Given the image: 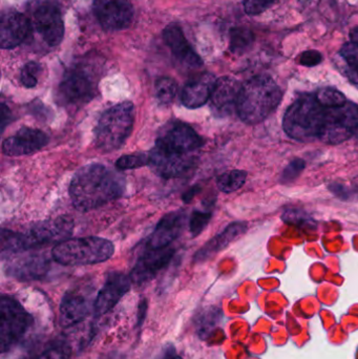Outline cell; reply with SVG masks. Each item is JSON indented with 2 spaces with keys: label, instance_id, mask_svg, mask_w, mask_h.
Here are the masks:
<instances>
[{
  "label": "cell",
  "instance_id": "6da1fadb",
  "mask_svg": "<svg viewBox=\"0 0 358 359\" xmlns=\"http://www.w3.org/2000/svg\"><path fill=\"white\" fill-rule=\"evenodd\" d=\"M124 189L125 179L121 174L102 164H88L71 179L69 196L74 206L85 212L120 198Z\"/></svg>",
  "mask_w": 358,
  "mask_h": 359
},
{
  "label": "cell",
  "instance_id": "7a4b0ae2",
  "mask_svg": "<svg viewBox=\"0 0 358 359\" xmlns=\"http://www.w3.org/2000/svg\"><path fill=\"white\" fill-rule=\"evenodd\" d=\"M282 97L281 88L273 78L256 76L242 84L237 103V115L250 126L261 123L277 109Z\"/></svg>",
  "mask_w": 358,
  "mask_h": 359
},
{
  "label": "cell",
  "instance_id": "3957f363",
  "mask_svg": "<svg viewBox=\"0 0 358 359\" xmlns=\"http://www.w3.org/2000/svg\"><path fill=\"white\" fill-rule=\"evenodd\" d=\"M326 107L319 104L315 96L301 97L294 101L283 119V128L288 137L300 142H311L319 139Z\"/></svg>",
  "mask_w": 358,
  "mask_h": 359
},
{
  "label": "cell",
  "instance_id": "277c9868",
  "mask_svg": "<svg viewBox=\"0 0 358 359\" xmlns=\"http://www.w3.org/2000/svg\"><path fill=\"white\" fill-rule=\"evenodd\" d=\"M135 123L132 102H122L107 109L95 128V143L101 153H113L123 147Z\"/></svg>",
  "mask_w": 358,
  "mask_h": 359
},
{
  "label": "cell",
  "instance_id": "5b68a950",
  "mask_svg": "<svg viewBox=\"0 0 358 359\" xmlns=\"http://www.w3.org/2000/svg\"><path fill=\"white\" fill-rule=\"evenodd\" d=\"M113 243L102 238H73L63 241L53 248L55 262L64 266L95 265L113 257Z\"/></svg>",
  "mask_w": 358,
  "mask_h": 359
},
{
  "label": "cell",
  "instance_id": "8992f818",
  "mask_svg": "<svg viewBox=\"0 0 358 359\" xmlns=\"http://www.w3.org/2000/svg\"><path fill=\"white\" fill-rule=\"evenodd\" d=\"M34 318L16 299L2 295L0 301V351L12 350L33 327Z\"/></svg>",
  "mask_w": 358,
  "mask_h": 359
},
{
  "label": "cell",
  "instance_id": "52a82bcc",
  "mask_svg": "<svg viewBox=\"0 0 358 359\" xmlns=\"http://www.w3.org/2000/svg\"><path fill=\"white\" fill-rule=\"evenodd\" d=\"M358 126V107L352 102L326 109L319 140L326 144L338 145L354 136Z\"/></svg>",
  "mask_w": 358,
  "mask_h": 359
},
{
  "label": "cell",
  "instance_id": "ba28073f",
  "mask_svg": "<svg viewBox=\"0 0 358 359\" xmlns=\"http://www.w3.org/2000/svg\"><path fill=\"white\" fill-rule=\"evenodd\" d=\"M97 93V82L81 67L69 69L59 84L58 102L67 107H78L90 102Z\"/></svg>",
  "mask_w": 358,
  "mask_h": 359
},
{
  "label": "cell",
  "instance_id": "9c48e42d",
  "mask_svg": "<svg viewBox=\"0 0 358 359\" xmlns=\"http://www.w3.org/2000/svg\"><path fill=\"white\" fill-rule=\"evenodd\" d=\"M202 145L203 139L191 126L176 122L162 130L155 147L170 155L195 157V153Z\"/></svg>",
  "mask_w": 358,
  "mask_h": 359
},
{
  "label": "cell",
  "instance_id": "30bf717a",
  "mask_svg": "<svg viewBox=\"0 0 358 359\" xmlns=\"http://www.w3.org/2000/svg\"><path fill=\"white\" fill-rule=\"evenodd\" d=\"M94 13L106 31L126 29L134 18V6L130 0H94Z\"/></svg>",
  "mask_w": 358,
  "mask_h": 359
},
{
  "label": "cell",
  "instance_id": "8fae6325",
  "mask_svg": "<svg viewBox=\"0 0 358 359\" xmlns=\"http://www.w3.org/2000/svg\"><path fill=\"white\" fill-rule=\"evenodd\" d=\"M132 278L122 272H111L99 291L94 303L95 318L105 316L115 308L120 299L130 291Z\"/></svg>",
  "mask_w": 358,
  "mask_h": 359
},
{
  "label": "cell",
  "instance_id": "7c38bea8",
  "mask_svg": "<svg viewBox=\"0 0 358 359\" xmlns=\"http://www.w3.org/2000/svg\"><path fill=\"white\" fill-rule=\"evenodd\" d=\"M34 25L42 39L50 46L61 43L64 36V23L60 11L53 4H42L34 12Z\"/></svg>",
  "mask_w": 358,
  "mask_h": 359
},
{
  "label": "cell",
  "instance_id": "4fadbf2b",
  "mask_svg": "<svg viewBox=\"0 0 358 359\" xmlns=\"http://www.w3.org/2000/svg\"><path fill=\"white\" fill-rule=\"evenodd\" d=\"M11 255L8 259L6 272L11 278L18 280H41L48 271V261L44 255L38 253H27L19 255V253Z\"/></svg>",
  "mask_w": 358,
  "mask_h": 359
},
{
  "label": "cell",
  "instance_id": "5bb4252c",
  "mask_svg": "<svg viewBox=\"0 0 358 359\" xmlns=\"http://www.w3.org/2000/svg\"><path fill=\"white\" fill-rule=\"evenodd\" d=\"M48 143V137L41 130L22 128L2 142V153L10 157L32 155Z\"/></svg>",
  "mask_w": 358,
  "mask_h": 359
},
{
  "label": "cell",
  "instance_id": "9a60e30c",
  "mask_svg": "<svg viewBox=\"0 0 358 359\" xmlns=\"http://www.w3.org/2000/svg\"><path fill=\"white\" fill-rule=\"evenodd\" d=\"M174 249L170 246L165 248L149 249L141 255L130 273L132 282L137 285L145 284L153 280L172 259Z\"/></svg>",
  "mask_w": 358,
  "mask_h": 359
},
{
  "label": "cell",
  "instance_id": "2e32d148",
  "mask_svg": "<svg viewBox=\"0 0 358 359\" xmlns=\"http://www.w3.org/2000/svg\"><path fill=\"white\" fill-rule=\"evenodd\" d=\"M94 310L90 299L79 291H69L61 299L59 307V325L69 328L83 322Z\"/></svg>",
  "mask_w": 358,
  "mask_h": 359
},
{
  "label": "cell",
  "instance_id": "e0dca14e",
  "mask_svg": "<svg viewBox=\"0 0 358 359\" xmlns=\"http://www.w3.org/2000/svg\"><path fill=\"white\" fill-rule=\"evenodd\" d=\"M73 219L67 217H59L50 221L41 222L34 226L27 233L32 248L39 245L53 244L67 241L73 232Z\"/></svg>",
  "mask_w": 358,
  "mask_h": 359
},
{
  "label": "cell",
  "instance_id": "ac0fdd59",
  "mask_svg": "<svg viewBox=\"0 0 358 359\" xmlns=\"http://www.w3.org/2000/svg\"><path fill=\"white\" fill-rule=\"evenodd\" d=\"M31 23L25 15L18 12H6L0 21V46L12 50L22 43L31 33Z\"/></svg>",
  "mask_w": 358,
  "mask_h": 359
},
{
  "label": "cell",
  "instance_id": "d6986e66",
  "mask_svg": "<svg viewBox=\"0 0 358 359\" xmlns=\"http://www.w3.org/2000/svg\"><path fill=\"white\" fill-rule=\"evenodd\" d=\"M163 39L181 65L191 69H199L203 65V61L187 41L180 25L176 23L167 25L163 31Z\"/></svg>",
  "mask_w": 358,
  "mask_h": 359
},
{
  "label": "cell",
  "instance_id": "ffe728a7",
  "mask_svg": "<svg viewBox=\"0 0 358 359\" xmlns=\"http://www.w3.org/2000/svg\"><path fill=\"white\" fill-rule=\"evenodd\" d=\"M186 215L183 211H174L162 217L155 231L149 240V249L165 248L182 233Z\"/></svg>",
  "mask_w": 358,
  "mask_h": 359
},
{
  "label": "cell",
  "instance_id": "44dd1931",
  "mask_svg": "<svg viewBox=\"0 0 358 359\" xmlns=\"http://www.w3.org/2000/svg\"><path fill=\"white\" fill-rule=\"evenodd\" d=\"M242 84L235 78L221 77L216 80L212 95V107L219 116L230 115L237 111V99L241 92Z\"/></svg>",
  "mask_w": 358,
  "mask_h": 359
},
{
  "label": "cell",
  "instance_id": "7402d4cb",
  "mask_svg": "<svg viewBox=\"0 0 358 359\" xmlns=\"http://www.w3.org/2000/svg\"><path fill=\"white\" fill-rule=\"evenodd\" d=\"M216 82V77L210 73L200 74L189 80L183 90V105L189 109L203 107L212 98Z\"/></svg>",
  "mask_w": 358,
  "mask_h": 359
},
{
  "label": "cell",
  "instance_id": "603a6c76",
  "mask_svg": "<svg viewBox=\"0 0 358 359\" xmlns=\"http://www.w3.org/2000/svg\"><path fill=\"white\" fill-rule=\"evenodd\" d=\"M247 230V224L244 222H235L227 226L218 236H214L207 243L203 248L198 251L195 257V262H204L209 257H214L216 253L226 248L235 238L245 233Z\"/></svg>",
  "mask_w": 358,
  "mask_h": 359
},
{
  "label": "cell",
  "instance_id": "cb8c5ba5",
  "mask_svg": "<svg viewBox=\"0 0 358 359\" xmlns=\"http://www.w3.org/2000/svg\"><path fill=\"white\" fill-rule=\"evenodd\" d=\"M336 65L340 73L354 86H358V46L347 42L336 57Z\"/></svg>",
  "mask_w": 358,
  "mask_h": 359
},
{
  "label": "cell",
  "instance_id": "d4e9b609",
  "mask_svg": "<svg viewBox=\"0 0 358 359\" xmlns=\"http://www.w3.org/2000/svg\"><path fill=\"white\" fill-rule=\"evenodd\" d=\"M254 41V35L247 27H233L230 31V44L229 48L235 54H243Z\"/></svg>",
  "mask_w": 358,
  "mask_h": 359
},
{
  "label": "cell",
  "instance_id": "484cf974",
  "mask_svg": "<svg viewBox=\"0 0 358 359\" xmlns=\"http://www.w3.org/2000/svg\"><path fill=\"white\" fill-rule=\"evenodd\" d=\"M222 318V311L218 308H210L200 316L198 323V334L200 339H206L218 327Z\"/></svg>",
  "mask_w": 358,
  "mask_h": 359
},
{
  "label": "cell",
  "instance_id": "4316f807",
  "mask_svg": "<svg viewBox=\"0 0 358 359\" xmlns=\"http://www.w3.org/2000/svg\"><path fill=\"white\" fill-rule=\"evenodd\" d=\"M247 172L244 170H230L224 172L216 180V186L224 194L237 191L245 184Z\"/></svg>",
  "mask_w": 358,
  "mask_h": 359
},
{
  "label": "cell",
  "instance_id": "83f0119b",
  "mask_svg": "<svg viewBox=\"0 0 358 359\" xmlns=\"http://www.w3.org/2000/svg\"><path fill=\"white\" fill-rule=\"evenodd\" d=\"M178 90L176 81L170 77H162L155 86L156 98L161 104H170L174 101Z\"/></svg>",
  "mask_w": 358,
  "mask_h": 359
},
{
  "label": "cell",
  "instance_id": "f1b7e54d",
  "mask_svg": "<svg viewBox=\"0 0 358 359\" xmlns=\"http://www.w3.org/2000/svg\"><path fill=\"white\" fill-rule=\"evenodd\" d=\"M315 96L317 100L319 101V104L323 105L326 109L342 107V105L346 104L348 102L345 95L340 92V90H336V88H322Z\"/></svg>",
  "mask_w": 358,
  "mask_h": 359
},
{
  "label": "cell",
  "instance_id": "f546056e",
  "mask_svg": "<svg viewBox=\"0 0 358 359\" xmlns=\"http://www.w3.org/2000/svg\"><path fill=\"white\" fill-rule=\"evenodd\" d=\"M282 219L289 225L298 226V227H315V219L301 209H288L282 215Z\"/></svg>",
  "mask_w": 358,
  "mask_h": 359
},
{
  "label": "cell",
  "instance_id": "4dcf8cb0",
  "mask_svg": "<svg viewBox=\"0 0 358 359\" xmlns=\"http://www.w3.org/2000/svg\"><path fill=\"white\" fill-rule=\"evenodd\" d=\"M151 164V157L147 154H134V155L122 156L116 162L118 170H128L140 168Z\"/></svg>",
  "mask_w": 358,
  "mask_h": 359
},
{
  "label": "cell",
  "instance_id": "1f68e13d",
  "mask_svg": "<svg viewBox=\"0 0 358 359\" xmlns=\"http://www.w3.org/2000/svg\"><path fill=\"white\" fill-rule=\"evenodd\" d=\"M71 354V347L64 341H59L34 359H69Z\"/></svg>",
  "mask_w": 358,
  "mask_h": 359
},
{
  "label": "cell",
  "instance_id": "d6a6232c",
  "mask_svg": "<svg viewBox=\"0 0 358 359\" xmlns=\"http://www.w3.org/2000/svg\"><path fill=\"white\" fill-rule=\"evenodd\" d=\"M41 72V67L37 62H29L23 67L21 71V83L27 88H35L38 83V76Z\"/></svg>",
  "mask_w": 358,
  "mask_h": 359
},
{
  "label": "cell",
  "instance_id": "836d02e7",
  "mask_svg": "<svg viewBox=\"0 0 358 359\" xmlns=\"http://www.w3.org/2000/svg\"><path fill=\"white\" fill-rule=\"evenodd\" d=\"M305 168H306V162H305L304 160L300 159V158H296V159L292 160V161L288 164L287 168L282 172V183L286 184L290 183V182H294V180L298 178V177L302 174Z\"/></svg>",
  "mask_w": 358,
  "mask_h": 359
},
{
  "label": "cell",
  "instance_id": "e575fe53",
  "mask_svg": "<svg viewBox=\"0 0 358 359\" xmlns=\"http://www.w3.org/2000/svg\"><path fill=\"white\" fill-rule=\"evenodd\" d=\"M210 219H212V213L195 211L191 217V223H189V228H191L193 236H199L203 231L204 228L208 225Z\"/></svg>",
  "mask_w": 358,
  "mask_h": 359
},
{
  "label": "cell",
  "instance_id": "d590c367",
  "mask_svg": "<svg viewBox=\"0 0 358 359\" xmlns=\"http://www.w3.org/2000/svg\"><path fill=\"white\" fill-rule=\"evenodd\" d=\"M277 0H244V8L250 16L262 14L273 6Z\"/></svg>",
  "mask_w": 358,
  "mask_h": 359
},
{
  "label": "cell",
  "instance_id": "8d00e7d4",
  "mask_svg": "<svg viewBox=\"0 0 358 359\" xmlns=\"http://www.w3.org/2000/svg\"><path fill=\"white\" fill-rule=\"evenodd\" d=\"M323 61V55L319 50H309L302 53L298 57V63L304 67H312Z\"/></svg>",
  "mask_w": 358,
  "mask_h": 359
},
{
  "label": "cell",
  "instance_id": "74e56055",
  "mask_svg": "<svg viewBox=\"0 0 358 359\" xmlns=\"http://www.w3.org/2000/svg\"><path fill=\"white\" fill-rule=\"evenodd\" d=\"M147 312V301L145 299H141L139 303L138 312H137V327L141 328L144 323L145 316Z\"/></svg>",
  "mask_w": 358,
  "mask_h": 359
},
{
  "label": "cell",
  "instance_id": "f35d334b",
  "mask_svg": "<svg viewBox=\"0 0 358 359\" xmlns=\"http://www.w3.org/2000/svg\"><path fill=\"white\" fill-rule=\"evenodd\" d=\"M8 118H10V109L2 103L1 104V128L4 130L6 123H8Z\"/></svg>",
  "mask_w": 358,
  "mask_h": 359
},
{
  "label": "cell",
  "instance_id": "ab89813d",
  "mask_svg": "<svg viewBox=\"0 0 358 359\" xmlns=\"http://www.w3.org/2000/svg\"><path fill=\"white\" fill-rule=\"evenodd\" d=\"M161 359H183L181 356H179L178 354L174 351V347H168L167 351L164 354L163 358Z\"/></svg>",
  "mask_w": 358,
  "mask_h": 359
},
{
  "label": "cell",
  "instance_id": "60d3db41",
  "mask_svg": "<svg viewBox=\"0 0 358 359\" xmlns=\"http://www.w3.org/2000/svg\"><path fill=\"white\" fill-rule=\"evenodd\" d=\"M101 359H128V358L120 352H111V353L102 356Z\"/></svg>",
  "mask_w": 358,
  "mask_h": 359
},
{
  "label": "cell",
  "instance_id": "b9f144b4",
  "mask_svg": "<svg viewBox=\"0 0 358 359\" xmlns=\"http://www.w3.org/2000/svg\"><path fill=\"white\" fill-rule=\"evenodd\" d=\"M350 38L351 41H352L353 43L357 44L358 46V27H354V29L351 31Z\"/></svg>",
  "mask_w": 358,
  "mask_h": 359
},
{
  "label": "cell",
  "instance_id": "7bdbcfd3",
  "mask_svg": "<svg viewBox=\"0 0 358 359\" xmlns=\"http://www.w3.org/2000/svg\"><path fill=\"white\" fill-rule=\"evenodd\" d=\"M354 136H357V138L358 139V126H357V130H355Z\"/></svg>",
  "mask_w": 358,
  "mask_h": 359
},
{
  "label": "cell",
  "instance_id": "ee69618b",
  "mask_svg": "<svg viewBox=\"0 0 358 359\" xmlns=\"http://www.w3.org/2000/svg\"><path fill=\"white\" fill-rule=\"evenodd\" d=\"M22 359H31V358H22Z\"/></svg>",
  "mask_w": 358,
  "mask_h": 359
}]
</instances>
